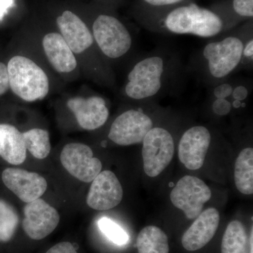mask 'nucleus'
Wrapping results in <instances>:
<instances>
[{
  "label": "nucleus",
  "mask_w": 253,
  "mask_h": 253,
  "mask_svg": "<svg viewBox=\"0 0 253 253\" xmlns=\"http://www.w3.org/2000/svg\"><path fill=\"white\" fill-rule=\"evenodd\" d=\"M46 253H78L74 246L70 242H61L55 245Z\"/></svg>",
  "instance_id": "c756f323"
},
{
  "label": "nucleus",
  "mask_w": 253,
  "mask_h": 253,
  "mask_svg": "<svg viewBox=\"0 0 253 253\" xmlns=\"http://www.w3.org/2000/svg\"><path fill=\"white\" fill-rule=\"evenodd\" d=\"M212 141L211 131L206 126L188 128L181 135L178 145V156L187 169L196 170L203 167Z\"/></svg>",
  "instance_id": "9b49d317"
},
{
  "label": "nucleus",
  "mask_w": 253,
  "mask_h": 253,
  "mask_svg": "<svg viewBox=\"0 0 253 253\" xmlns=\"http://www.w3.org/2000/svg\"><path fill=\"white\" fill-rule=\"evenodd\" d=\"M253 231L252 229V231H251V239H250V245H251V251H250V253H253Z\"/></svg>",
  "instance_id": "7c9ffc66"
},
{
  "label": "nucleus",
  "mask_w": 253,
  "mask_h": 253,
  "mask_svg": "<svg viewBox=\"0 0 253 253\" xmlns=\"http://www.w3.org/2000/svg\"><path fill=\"white\" fill-rule=\"evenodd\" d=\"M19 218L14 208L0 200V242H8L12 239Z\"/></svg>",
  "instance_id": "393cba45"
},
{
  "label": "nucleus",
  "mask_w": 253,
  "mask_h": 253,
  "mask_svg": "<svg viewBox=\"0 0 253 253\" xmlns=\"http://www.w3.org/2000/svg\"><path fill=\"white\" fill-rule=\"evenodd\" d=\"M23 136L26 149L33 157L42 160L49 156L51 142L47 131L36 128L23 133Z\"/></svg>",
  "instance_id": "5701e85b"
},
{
  "label": "nucleus",
  "mask_w": 253,
  "mask_h": 253,
  "mask_svg": "<svg viewBox=\"0 0 253 253\" xmlns=\"http://www.w3.org/2000/svg\"><path fill=\"white\" fill-rule=\"evenodd\" d=\"M209 8L221 18L224 33L253 19V0H217Z\"/></svg>",
  "instance_id": "a211bd4d"
},
{
  "label": "nucleus",
  "mask_w": 253,
  "mask_h": 253,
  "mask_svg": "<svg viewBox=\"0 0 253 253\" xmlns=\"http://www.w3.org/2000/svg\"><path fill=\"white\" fill-rule=\"evenodd\" d=\"M221 253H247V234L241 221H231L221 241Z\"/></svg>",
  "instance_id": "4be33fe9"
},
{
  "label": "nucleus",
  "mask_w": 253,
  "mask_h": 253,
  "mask_svg": "<svg viewBox=\"0 0 253 253\" xmlns=\"http://www.w3.org/2000/svg\"><path fill=\"white\" fill-rule=\"evenodd\" d=\"M253 35V19L212 38L196 51L186 65L191 75L208 87L225 81L239 71L245 42Z\"/></svg>",
  "instance_id": "f03ea898"
},
{
  "label": "nucleus",
  "mask_w": 253,
  "mask_h": 253,
  "mask_svg": "<svg viewBox=\"0 0 253 253\" xmlns=\"http://www.w3.org/2000/svg\"><path fill=\"white\" fill-rule=\"evenodd\" d=\"M192 1L194 0H136L134 15L138 21Z\"/></svg>",
  "instance_id": "b1692460"
},
{
  "label": "nucleus",
  "mask_w": 253,
  "mask_h": 253,
  "mask_svg": "<svg viewBox=\"0 0 253 253\" xmlns=\"http://www.w3.org/2000/svg\"><path fill=\"white\" fill-rule=\"evenodd\" d=\"M219 220L220 216L215 208H208L201 212L183 235V247L188 251H196L204 248L215 234Z\"/></svg>",
  "instance_id": "2eb2a0df"
},
{
  "label": "nucleus",
  "mask_w": 253,
  "mask_h": 253,
  "mask_svg": "<svg viewBox=\"0 0 253 253\" xmlns=\"http://www.w3.org/2000/svg\"><path fill=\"white\" fill-rule=\"evenodd\" d=\"M9 87L23 101L33 102L44 99L49 83L44 71L36 63L23 56H15L7 65Z\"/></svg>",
  "instance_id": "39448f33"
},
{
  "label": "nucleus",
  "mask_w": 253,
  "mask_h": 253,
  "mask_svg": "<svg viewBox=\"0 0 253 253\" xmlns=\"http://www.w3.org/2000/svg\"><path fill=\"white\" fill-rule=\"evenodd\" d=\"M42 46L48 61L57 72H72L77 67L74 53L59 33L46 35L43 38Z\"/></svg>",
  "instance_id": "f3484780"
},
{
  "label": "nucleus",
  "mask_w": 253,
  "mask_h": 253,
  "mask_svg": "<svg viewBox=\"0 0 253 253\" xmlns=\"http://www.w3.org/2000/svg\"><path fill=\"white\" fill-rule=\"evenodd\" d=\"M98 226L101 232L118 246H123L127 244L129 236L121 226L109 218L103 217L98 221Z\"/></svg>",
  "instance_id": "a878e982"
},
{
  "label": "nucleus",
  "mask_w": 253,
  "mask_h": 253,
  "mask_svg": "<svg viewBox=\"0 0 253 253\" xmlns=\"http://www.w3.org/2000/svg\"><path fill=\"white\" fill-rule=\"evenodd\" d=\"M187 75L179 52L161 44L136 58L126 76L123 94L134 102L155 103L180 92Z\"/></svg>",
  "instance_id": "f257e3e1"
},
{
  "label": "nucleus",
  "mask_w": 253,
  "mask_h": 253,
  "mask_svg": "<svg viewBox=\"0 0 253 253\" xmlns=\"http://www.w3.org/2000/svg\"><path fill=\"white\" fill-rule=\"evenodd\" d=\"M212 196L211 190L204 181L186 175L176 183L170 193L172 204L181 210L189 219H195Z\"/></svg>",
  "instance_id": "6e6552de"
},
{
  "label": "nucleus",
  "mask_w": 253,
  "mask_h": 253,
  "mask_svg": "<svg viewBox=\"0 0 253 253\" xmlns=\"http://www.w3.org/2000/svg\"><path fill=\"white\" fill-rule=\"evenodd\" d=\"M61 36L75 54L90 49L94 44L92 33L81 18L71 11H65L56 19Z\"/></svg>",
  "instance_id": "dca6fc26"
},
{
  "label": "nucleus",
  "mask_w": 253,
  "mask_h": 253,
  "mask_svg": "<svg viewBox=\"0 0 253 253\" xmlns=\"http://www.w3.org/2000/svg\"><path fill=\"white\" fill-rule=\"evenodd\" d=\"M137 21L145 29L163 34L212 38L224 33V25L219 16L210 8L202 7L194 1Z\"/></svg>",
  "instance_id": "7ed1b4c3"
},
{
  "label": "nucleus",
  "mask_w": 253,
  "mask_h": 253,
  "mask_svg": "<svg viewBox=\"0 0 253 253\" xmlns=\"http://www.w3.org/2000/svg\"><path fill=\"white\" fill-rule=\"evenodd\" d=\"M91 32L94 42L107 59L118 61L133 52L132 33L114 15L108 13L98 14L94 18Z\"/></svg>",
  "instance_id": "20e7f679"
},
{
  "label": "nucleus",
  "mask_w": 253,
  "mask_h": 253,
  "mask_svg": "<svg viewBox=\"0 0 253 253\" xmlns=\"http://www.w3.org/2000/svg\"><path fill=\"white\" fill-rule=\"evenodd\" d=\"M148 103L136 109L131 108L121 113L110 127L108 137L120 146H130L142 142L148 132L155 126L154 120L144 108Z\"/></svg>",
  "instance_id": "423d86ee"
},
{
  "label": "nucleus",
  "mask_w": 253,
  "mask_h": 253,
  "mask_svg": "<svg viewBox=\"0 0 253 253\" xmlns=\"http://www.w3.org/2000/svg\"><path fill=\"white\" fill-rule=\"evenodd\" d=\"M23 229L28 237L39 241L57 227L59 214L52 206L41 199L28 203L23 209Z\"/></svg>",
  "instance_id": "9d476101"
},
{
  "label": "nucleus",
  "mask_w": 253,
  "mask_h": 253,
  "mask_svg": "<svg viewBox=\"0 0 253 253\" xmlns=\"http://www.w3.org/2000/svg\"><path fill=\"white\" fill-rule=\"evenodd\" d=\"M60 158L63 168L83 182H91L102 169V163L94 157L91 148L81 143L66 144Z\"/></svg>",
  "instance_id": "1a4fd4ad"
},
{
  "label": "nucleus",
  "mask_w": 253,
  "mask_h": 253,
  "mask_svg": "<svg viewBox=\"0 0 253 253\" xmlns=\"http://www.w3.org/2000/svg\"><path fill=\"white\" fill-rule=\"evenodd\" d=\"M1 179L7 189L27 204L40 199L47 189V182L41 174L19 168H6Z\"/></svg>",
  "instance_id": "ddd939ff"
},
{
  "label": "nucleus",
  "mask_w": 253,
  "mask_h": 253,
  "mask_svg": "<svg viewBox=\"0 0 253 253\" xmlns=\"http://www.w3.org/2000/svg\"><path fill=\"white\" fill-rule=\"evenodd\" d=\"M26 151L23 133L11 125L0 124V156L17 166L26 161Z\"/></svg>",
  "instance_id": "6ab92c4d"
},
{
  "label": "nucleus",
  "mask_w": 253,
  "mask_h": 253,
  "mask_svg": "<svg viewBox=\"0 0 253 253\" xmlns=\"http://www.w3.org/2000/svg\"><path fill=\"white\" fill-rule=\"evenodd\" d=\"M253 67V35L245 42L243 49L242 58L239 66V71L248 70L251 71Z\"/></svg>",
  "instance_id": "bb28decb"
},
{
  "label": "nucleus",
  "mask_w": 253,
  "mask_h": 253,
  "mask_svg": "<svg viewBox=\"0 0 253 253\" xmlns=\"http://www.w3.org/2000/svg\"><path fill=\"white\" fill-rule=\"evenodd\" d=\"M211 111L217 116H226L232 111V105L228 99H216L209 98Z\"/></svg>",
  "instance_id": "cd10ccee"
},
{
  "label": "nucleus",
  "mask_w": 253,
  "mask_h": 253,
  "mask_svg": "<svg viewBox=\"0 0 253 253\" xmlns=\"http://www.w3.org/2000/svg\"><path fill=\"white\" fill-rule=\"evenodd\" d=\"M234 181L241 194H253V149L245 148L240 152L234 168Z\"/></svg>",
  "instance_id": "aec40b11"
},
{
  "label": "nucleus",
  "mask_w": 253,
  "mask_h": 253,
  "mask_svg": "<svg viewBox=\"0 0 253 253\" xmlns=\"http://www.w3.org/2000/svg\"><path fill=\"white\" fill-rule=\"evenodd\" d=\"M123 190L117 176L110 170L101 172L91 181L86 204L96 211H108L122 201Z\"/></svg>",
  "instance_id": "f8f14e48"
},
{
  "label": "nucleus",
  "mask_w": 253,
  "mask_h": 253,
  "mask_svg": "<svg viewBox=\"0 0 253 253\" xmlns=\"http://www.w3.org/2000/svg\"><path fill=\"white\" fill-rule=\"evenodd\" d=\"M9 88L7 66L0 62V96L6 93Z\"/></svg>",
  "instance_id": "c85d7f7f"
},
{
  "label": "nucleus",
  "mask_w": 253,
  "mask_h": 253,
  "mask_svg": "<svg viewBox=\"0 0 253 253\" xmlns=\"http://www.w3.org/2000/svg\"><path fill=\"white\" fill-rule=\"evenodd\" d=\"M144 172L155 177L169 166L174 156V136L168 128L154 126L142 141Z\"/></svg>",
  "instance_id": "0eeeda50"
},
{
  "label": "nucleus",
  "mask_w": 253,
  "mask_h": 253,
  "mask_svg": "<svg viewBox=\"0 0 253 253\" xmlns=\"http://www.w3.org/2000/svg\"><path fill=\"white\" fill-rule=\"evenodd\" d=\"M67 105L76 116L79 126L86 130L98 129L109 119V110L106 101L101 96L71 98Z\"/></svg>",
  "instance_id": "4468645a"
},
{
  "label": "nucleus",
  "mask_w": 253,
  "mask_h": 253,
  "mask_svg": "<svg viewBox=\"0 0 253 253\" xmlns=\"http://www.w3.org/2000/svg\"><path fill=\"white\" fill-rule=\"evenodd\" d=\"M139 253H169L168 236L156 226L144 227L136 241Z\"/></svg>",
  "instance_id": "412c9836"
}]
</instances>
